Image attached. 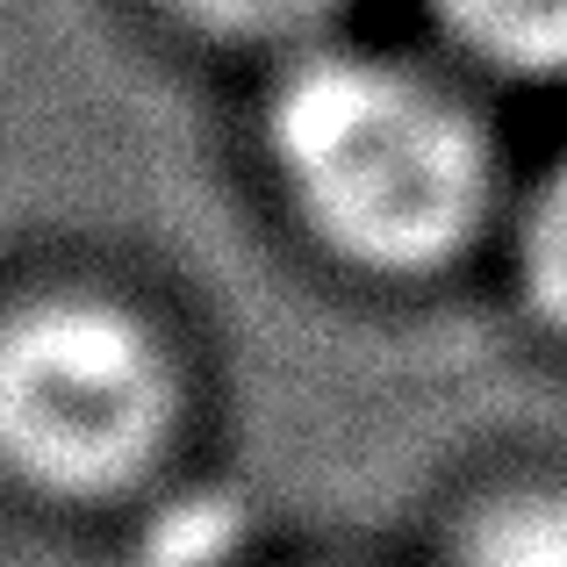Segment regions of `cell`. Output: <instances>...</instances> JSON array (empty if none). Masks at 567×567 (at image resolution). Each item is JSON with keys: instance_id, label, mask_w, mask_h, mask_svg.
<instances>
[{"instance_id": "obj_5", "label": "cell", "mask_w": 567, "mask_h": 567, "mask_svg": "<svg viewBox=\"0 0 567 567\" xmlns=\"http://www.w3.org/2000/svg\"><path fill=\"white\" fill-rule=\"evenodd\" d=\"M517 274H525V295H532V309H539V323L567 338V158H560V173H546L539 202H532V216H525Z\"/></svg>"}, {"instance_id": "obj_6", "label": "cell", "mask_w": 567, "mask_h": 567, "mask_svg": "<svg viewBox=\"0 0 567 567\" xmlns=\"http://www.w3.org/2000/svg\"><path fill=\"white\" fill-rule=\"evenodd\" d=\"M194 29L208 37H230V43H288L323 29L346 0H173Z\"/></svg>"}, {"instance_id": "obj_2", "label": "cell", "mask_w": 567, "mask_h": 567, "mask_svg": "<svg viewBox=\"0 0 567 567\" xmlns=\"http://www.w3.org/2000/svg\"><path fill=\"white\" fill-rule=\"evenodd\" d=\"M181 381L158 331L101 288L0 309V467L58 503L123 496L166 453Z\"/></svg>"}, {"instance_id": "obj_1", "label": "cell", "mask_w": 567, "mask_h": 567, "mask_svg": "<svg viewBox=\"0 0 567 567\" xmlns=\"http://www.w3.org/2000/svg\"><path fill=\"white\" fill-rule=\"evenodd\" d=\"M266 152L302 223L367 274H439L496 208L482 115L402 58H295L266 109Z\"/></svg>"}, {"instance_id": "obj_3", "label": "cell", "mask_w": 567, "mask_h": 567, "mask_svg": "<svg viewBox=\"0 0 567 567\" xmlns=\"http://www.w3.org/2000/svg\"><path fill=\"white\" fill-rule=\"evenodd\" d=\"M460 51L517 80H567V0H424Z\"/></svg>"}, {"instance_id": "obj_4", "label": "cell", "mask_w": 567, "mask_h": 567, "mask_svg": "<svg viewBox=\"0 0 567 567\" xmlns=\"http://www.w3.org/2000/svg\"><path fill=\"white\" fill-rule=\"evenodd\" d=\"M445 567H567V488H511L460 525Z\"/></svg>"}]
</instances>
